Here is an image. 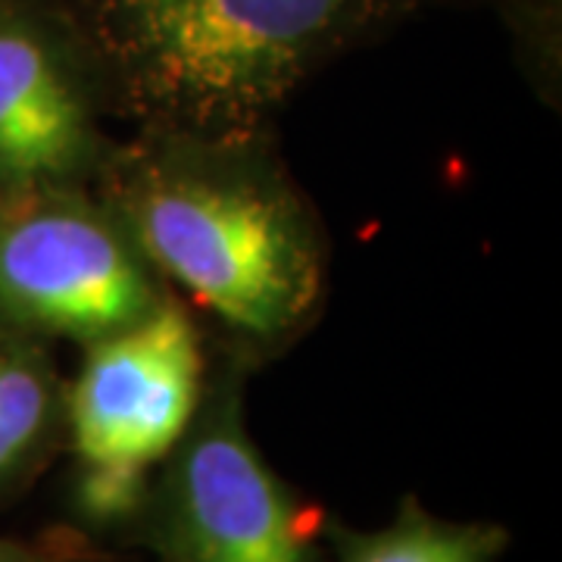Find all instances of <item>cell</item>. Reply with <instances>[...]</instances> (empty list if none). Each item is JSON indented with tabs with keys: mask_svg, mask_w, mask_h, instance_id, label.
I'll list each match as a JSON object with an SVG mask.
<instances>
[{
	"mask_svg": "<svg viewBox=\"0 0 562 562\" xmlns=\"http://www.w3.org/2000/svg\"><path fill=\"white\" fill-rule=\"evenodd\" d=\"M94 553V547L85 541L81 535H60L50 541L22 543L0 538V562H66L79 560Z\"/></svg>",
	"mask_w": 562,
	"mask_h": 562,
	"instance_id": "10",
	"label": "cell"
},
{
	"mask_svg": "<svg viewBox=\"0 0 562 562\" xmlns=\"http://www.w3.org/2000/svg\"><path fill=\"white\" fill-rule=\"evenodd\" d=\"M110 206L72 184L0 194V325L91 344L166 294Z\"/></svg>",
	"mask_w": 562,
	"mask_h": 562,
	"instance_id": "4",
	"label": "cell"
},
{
	"mask_svg": "<svg viewBox=\"0 0 562 562\" xmlns=\"http://www.w3.org/2000/svg\"><path fill=\"white\" fill-rule=\"evenodd\" d=\"M63 431L54 362L25 331H0V491L25 482Z\"/></svg>",
	"mask_w": 562,
	"mask_h": 562,
	"instance_id": "7",
	"label": "cell"
},
{
	"mask_svg": "<svg viewBox=\"0 0 562 562\" xmlns=\"http://www.w3.org/2000/svg\"><path fill=\"white\" fill-rule=\"evenodd\" d=\"M325 516L247 435L238 384H216L154 472L138 538L160 562H322Z\"/></svg>",
	"mask_w": 562,
	"mask_h": 562,
	"instance_id": "3",
	"label": "cell"
},
{
	"mask_svg": "<svg viewBox=\"0 0 562 562\" xmlns=\"http://www.w3.org/2000/svg\"><path fill=\"white\" fill-rule=\"evenodd\" d=\"M94 160V120L60 35L0 0V194L72 184Z\"/></svg>",
	"mask_w": 562,
	"mask_h": 562,
	"instance_id": "6",
	"label": "cell"
},
{
	"mask_svg": "<svg viewBox=\"0 0 562 562\" xmlns=\"http://www.w3.org/2000/svg\"><path fill=\"white\" fill-rule=\"evenodd\" d=\"M203 401V353L191 316L166 301L128 328L88 344L63 391L66 438L79 462L157 472Z\"/></svg>",
	"mask_w": 562,
	"mask_h": 562,
	"instance_id": "5",
	"label": "cell"
},
{
	"mask_svg": "<svg viewBox=\"0 0 562 562\" xmlns=\"http://www.w3.org/2000/svg\"><path fill=\"white\" fill-rule=\"evenodd\" d=\"M387 0H88L135 98L201 138L241 140Z\"/></svg>",
	"mask_w": 562,
	"mask_h": 562,
	"instance_id": "2",
	"label": "cell"
},
{
	"mask_svg": "<svg viewBox=\"0 0 562 562\" xmlns=\"http://www.w3.org/2000/svg\"><path fill=\"white\" fill-rule=\"evenodd\" d=\"M235 144L176 138L132 154L110 210L157 276L232 331L269 344L319 301L322 244L291 184Z\"/></svg>",
	"mask_w": 562,
	"mask_h": 562,
	"instance_id": "1",
	"label": "cell"
},
{
	"mask_svg": "<svg viewBox=\"0 0 562 562\" xmlns=\"http://www.w3.org/2000/svg\"><path fill=\"white\" fill-rule=\"evenodd\" d=\"M66 562H113V560H106V557H101V553L94 550V553H88V557H79V560H66Z\"/></svg>",
	"mask_w": 562,
	"mask_h": 562,
	"instance_id": "11",
	"label": "cell"
},
{
	"mask_svg": "<svg viewBox=\"0 0 562 562\" xmlns=\"http://www.w3.org/2000/svg\"><path fill=\"white\" fill-rule=\"evenodd\" d=\"M154 472L132 465H106V462H79L69 484V506L76 522L98 535H132L150 506Z\"/></svg>",
	"mask_w": 562,
	"mask_h": 562,
	"instance_id": "9",
	"label": "cell"
},
{
	"mask_svg": "<svg viewBox=\"0 0 562 562\" xmlns=\"http://www.w3.org/2000/svg\"><path fill=\"white\" fill-rule=\"evenodd\" d=\"M335 562H501L506 528L491 522H450L406 497L397 516L379 531L331 525Z\"/></svg>",
	"mask_w": 562,
	"mask_h": 562,
	"instance_id": "8",
	"label": "cell"
}]
</instances>
